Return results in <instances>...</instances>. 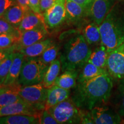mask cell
Here are the masks:
<instances>
[{
  "label": "cell",
  "mask_w": 124,
  "mask_h": 124,
  "mask_svg": "<svg viewBox=\"0 0 124 124\" xmlns=\"http://www.w3.org/2000/svg\"><path fill=\"white\" fill-rule=\"evenodd\" d=\"M66 19L70 22H75L81 19L87 13V10L72 0L66 1Z\"/></svg>",
  "instance_id": "20"
},
{
  "label": "cell",
  "mask_w": 124,
  "mask_h": 124,
  "mask_svg": "<svg viewBox=\"0 0 124 124\" xmlns=\"http://www.w3.org/2000/svg\"><path fill=\"white\" fill-rule=\"evenodd\" d=\"M24 56L18 51H15L14 58L10 70L3 86H13L18 84Z\"/></svg>",
  "instance_id": "15"
},
{
  "label": "cell",
  "mask_w": 124,
  "mask_h": 124,
  "mask_svg": "<svg viewBox=\"0 0 124 124\" xmlns=\"http://www.w3.org/2000/svg\"><path fill=\"white\" fill-rule=\"evenodd\" d=\"M57 0H40V7L41 13H43L52 7Z\"/></svg>",
  "instance_id": "35"
},
{
  "label": "cell",
  "mask_w": 124,
  "mask_h": 124,
  "mask_svg": "<svg viewBox=\"0 0 124 124\" xmlns=\"http://www.w3.org/2000/svg\"><path fill=\"white\" fill-rule=\"evenodd\" d=\"M61 68L62 64L60 59H56L49 64L42 82L43 86L49 89L54 86L57 78L59 75Z\"/></svg>",
  "instance_id": "21"
},
{
  "label": "cell",
  "mask_w": 124,
  "mask_h": 124,
  "mask_svg": "<svg viewBox=\"0 0 124 124\" xmlns=\"http://www.w3.org/2000/svg\"><path fill=\"white\" fill-rule=\"evenodd\" d=\"M46 25L43 13H37L29 10L25 14L18 29L21 33Z\"/></svg>",
  "instance_id": "14"
},
{
  "label": "cell",
  "mask_w": 124,
  "mask_h": 124,
  "mask_svg": "<svg viewBox=\"0 0 124 124\" xmlns=\"http://www.w3.org/2000/svg\"><path fill=\"white\" fill-rule=\"evenodd\" d=\"M15 52L10 54L0 65V87L3 86L6 78L8 74L10 66L13 60Z\"/></svg>",
  "instance_id": "28"
},
{
  "label": "cell",
  "mask_w": 124,
  "mask_h": 124,
  "mask_svg": "<svg viewBox=\"0 0 124 124\" xmlns=\"http://www.w3.org/2000/svg\"><path fill=\"white\" fill-rule=\"evenodd\" d=\"M47 35V28L46 25L25 31L21 33L19 40L16 44V51L44 40Z\"/></svg>",
  "instance_id": "11"
},
{
  "label": "cell",
  "mask_w": 124,
  "mask_h": 124,
  "mask_svg": "<svg viewBox=\"0 0 124 124\" xmlns=\"http://www.w3.org/2000/svg\"><path fill=\"white\" fill-rule=\"evenodd\" d=\"M120 1H122V0H120Z\"/></svg>",
  "instance_id": "39"
},
{
  "label": "cell",
  "mask_w": 124,
  "mask_h": 124,
  "mask_svg": "<svg viewBox=\"0 0 124 124\" xmlns=\"http://www.w3.org/2000/svg\"><path fill=\"white\" fill-rule=\"evenodd\" d=\"M52 43L53 41L52 40L50 39H47L36 43L27 47L23 48L18 51L22 54L25 58H38Z\"/></svg>",
  "instance_id": "17"
},
{
  "label": "cell",
  "mask_w": 124,
  "mask_h": 124,
  "mask_svg": "<svg viewBox=\"0 0 124 124\" xmlns=\"http://www.w3.org/2000/svg\"><path fill=\"white\" fill-rule=\"evenodd\" d=\"M72 1L80 5L88 10V9L90 7L91 3L93 2V0H72Z\"/></svg>",
  "instance_id": "37"
},
{
  "label": "cell",
  "mask_w": 124,
  "mask_h": 124,
  "mask_svg": "<svg viewBox=\"0 0 124 124\" xmlns=\"http://www.w3.org/2000/svg\"><path fill=\"white\" fill-rule=\"evenodd\" d=\"M17 4L23 9L25 13L31 10L29 7V0H17Z\"/></svg>",
  "instance_id": "36"
},
{
  "label": "cell",
  "mask_w": 124,
  "mask_h": 124,
  "mask_svg": "<svg viewBox=\"0 0 124 124\" xmlns=\"http://www.w3.org/2000/svg\"><path fill=\"white\" fill-rule=\"evenodd\" d=\"M39 118L34 116L15 114L0 117V124H38Z\"/></svg>",
  "instance_id": "23"
},
{
  "label": "cell",
  "mask_w": 124,
  "mask_h": 124,
  "mask_svg": "<svg viewBox=\"0 0 124 124\" xmlns=\"http://www.w3.org/2000/svg\"><path fill=\"white\" fill-rule=\"evenodd\" d=\"M25 12L18 4L12 6L8 9L2 16L13 27L18 28L24 18Z\"/></svg>",
  "instance_id": "24"
},
{
  "label": "cell",
  "mask_w": 124,
  "mask_h": 124,
  "mask_svg": "<svg viewBox=\"0 0 124 124\" xmlns=\"http://www.w3.org/2000/svg\"><path fill=\"white\" fill-rule=\"evenodd\" d=\"M20 38L13 34H0V49H6L12 47L17 43Z\"/></svg>",
  "instance_id": "27"
},
{
  "label": "cell",
  "mask_w": 124,
  "mask_h": 124,
  "mask_svg": "<svg viewBox=\"0 0 124 124\" xmlns=\"http://www.w3.org/2000/svg\"><path fill=\"white\" fill-rule=\"evenodd\" d=\"M101 44L108 52L124 43V12L113 6L100 25Z\"/></svg>",
  "instance_id": "2"
},
{
  "label": "cell",
  "mask_w": 124,
  "mask_h": 124,
  "mask_svg": "<svg viewBox=\"0 0 124 124\" xmlns=\"http://www.w3.org/2000/svg\"><path fill=\"white\" fill-rule=\"evenodd\" d=\"M59 50V46L58 45L54 44L53 43L44 51V52L39 58L45 64L49 65L51 62L56 59Z\"/></svg>",
  "instance_id": "26"
},
{
  "label": "cell",
  "mask_w": 124,
  "mask_h": 124,
  "mask_svg": "<svg viewBox=\"0 0 124 124\" xmlns=\"http://www.w3.org/2000/svg\"><path fill=\"white\" fill-rule=\"evenodd\" d=\"M70 96V90H67L54 85L48 89L47 97L44 109H49L51 107L55 106L60 102L69 99Z\"/></svg>",
  "instance_id": "13"
},
{
  "label": "cell",
  "mask_w": 124,
  "mask_h": 124,
  "mask_svg": "<svg viewBox=\"0 0 124 124\" xmlns=\"http://www.w3.org/2000/svg\"><path fill=\"white\" fill-rule=\"evenodd\" d=\"M108 52L106 47L101 44L98 47L91 51L87 62L98 67L106 69Z\"/></svg>",
  "instance_id": "22"
},
{
  "label": "cell",
  "mask_w": 124,
  "mask_h": 124,
  "mask_svg": "<svg viewBox=\"0 0 124 124\" xmlns=\"http://www.w3.org/2000/svg\"><path fill=\"white\" fill-rule=\"evenodd\" d=\"M78 77V71H64L63 74L58 76L54 85L67 90L73 89L77 86Z\"/></svg>",
  "instance_id": "19"
},
{
  "label": "cell",
  "mask_w": 124,
  "mask_h": 124,
  "mask_svg": "<svg viewBox=\"0 0 124 124\" xmlns=\"http://www.w3.org/2000/svg\"><path fill=\"white\" fill-rule=\"evenodd\" d=\"M43 111V110H42ZM42 111L25 101L0 107V117L15 114L34 116L39 118Z\"/></svg>",
  "instance_id": "10"
},
{
  "label": "cell",
  "mask_w": 124,
  "mask_h": 124,
  "mask_svg": "<svg viewBox=\"0 0 124 124\" xmlns=\"http://www.w3.org/2000/svg\"><path fill=\"white\" fill-rule=\"evenodd\" d=\"M118 103L117 111L121 117H124V78L120 79L117 86Z\"/></svg>",
  "instance_id": "29"
},
{
  "label": "cell",
  "mask_w": 124,
  "mask_h": 124,
  "mask_svg": "<svg viewBox=\"0 0 124 124\" xmlns=\"http://www.w3.org/2000/svg\"><path fill=\"white\" fill-rule=\"evenodd\" d=\"M17 4V0H0V17H2L8 9Z\"/></svg>",
  "instance_id": "32"
},
{
  "label": "cell",
  "mask_w": 124,
  "mask_h": 124,
  "mask_svg": "<svg viewBox=\"0 0 124 124\" xmlns=\"http://www.w3.org/2000/svg\"><path fill=\"white\" fill-rule=\"evenodd\" d=\"M59 124H80L83 110L72 100H66L48 109Z\"/></svg>",
  "instance_id": "5"
},
{
  "label": "cell",
  "mask_w": 124,
  "mask_h": 124,
  "mask_svg": "<svg viewBox=\"0 0 124 124\" xmlns=\"http://www.w3.org/2000/svg\"><path fill=\"white\" fill-rule=\"evenodd\" d=\"M19 85L18 83L13 86L0 87V107L24 101L18 94L17 88Z\"/></svg>",
  "instance_id": "16"
},
{
  "label": "cell",
  "mask_w": 124,
  "mask_h": 124,
  "mask_svg": "<svg viewBox=\"0 0 124 124\" xmlns=\"http://www.w3.org/2000/svg\"><path fill=\"white\" fill-rule=\"evenodd\" d=\"M106 72H108L106 69L98 67L92 63L86 62L80 69L79 74H78L77 82L78 83H80L86 81Z\"/></svg>",
  "instance_id": "18"
},
{
  "label": "cell",
  "mask_w": 124,
  "mask_h": 124,
  "mask_svg": "<svg viewBox=\"0 0 124 124\" xmlns=\"http://www.w3.org/2000/svg\"><path fill=\"white\" fill-rule=\"evenodd\" d=\"M48 89L43 86L42 82L29 86L19 85L17 92L25 101L35 106L40 110L44 109Z\"/></svg>",
  "instance_id": "6"
},
{
  "label": "cell",
  "mask_w": 124,
  "mask_h": 124,
  "mask_svg": "<svg viewBox=\"0 0 124 124\" xmlns=\"http://www.w3.org/2000/svg\"><path fill=\"white\" fill-rule=\"evenodd\" d=\"M89 46L83 35L75 36L68 40L60 57L62 70L81 69L92 51Z\"/></svg>",
  "instance_id": "3"
},
{
  "label": "cell",
  "mask_w": 124,
  "mask_h": 124,
  "mask_svg": "<svg viewBox=\"0 0 124 124\" xmlns=\"http://www.w3.org/2000/svg\"><path fill=\"white\" fill-rule=\"evenodd\" d=\"M29 4L31 10L37 13H42L40 7V0H29Z\"/></svg>",
  "instance_id": "33"
},
{
  "label": "cell",
  "mask_w": 124,
  "mask_h": 124,
  "mask_svg": "<svg viewBox=\"0 0 124 124\" xmlns=\"http://www.w3.org/2000/svg\"><path fill=\"white\" fill-rule=\"evenodd\" d=\"M15 51H16V44L10 48L2 49L0 51V65L10 54Z\"/></svg>",
  "instance_id": "34"
},
{
  "label": "cell",
  "mask_w": 124,
  "mask_h": 124,
  "mask_svg": "<svg viewBox=\"0 0 124 124\" xmlns=\"http://www.w3.org/2000/svg\"><path fill=\"white\" fill-rule=\"evenodd\" d=\"M39 58H25L23 61L18 83L29 86L41 83L48 68Z\"/></svg>",
  "instance_id": "4"
},
{
  "label": "cell",
  "mask_w": 124,
  "mask_h": 124,
  "mask_svg": "<svg viewBox=\"0 0 124 124\" xmlns=\"http://www.w3.org/2000/svg\"><path fill=\"white\" fill-rule=\"evenodd\" d=\"M113 87V78L108 72L78 83L72 97L74 103L85 110L101 106L109 100Z\"/></svg>",
  "instance_id": "1"
},
{
  "label": "cell",
  "mask_w": 124,
  "mask_h": 124,
  "mask_svg": "<svg viewBox=\"0 0 124 124\" xmlns=\"http://www.w3.org/2000/svg\"><path fill=\"white\" fill-rule=\"evenodd\" d=\"M89 111L93 124H117L121 122L118 113L108 106H97Z\"/></svg>",
  "instance_id": "9"
},
{
  "label": "cell",
  "mask_w": 124,
  "mask_h": 124,
  "mask_svg": "<svg viewBox=\"0 0 124 124\" xmlns=\"http://www.w3.org/2000/svg\"><path fill=\"white\" fill-rule=\"evenodd\" d=\"M66 0H57L52 7L43 13L47 28H56L66 20Z\"/></svg>",
  "instance_id": "8"
},
{
  "label": "cell",
  "mask_w": 124,
  "mask_h": 124,
  "mask_svg": "<svg viewBox=\"0 0 124 124\" xmlns=\"http://www.w3.org/2000/svg\"><path fill=\"white\" fill-rule=\"evenodd\" d=\"M40 124H58V122L51 114L48 110L44 109L39 117Z\"/></svg>",
  "instance_id": "31"
},
{
  "label": "cell",
  "mask_w": 124,
  "mask_h": 124,
  "mask_svg": "<svg viewBox=\"0 0 124 124\" xmlns=\"http://www.w3.org/2000/svg\"><path fill=\"white\" fill-rule=\"evenodd\" d=\"M1 50H2V49H0V51H1Z\"/></svg>",
  "instance_id": "38"
},
{
  "label": "cell",
  "mask_w": 124,
  "mask_h": 124,
  "mask_svg": "<svg viewBox=\"0 0 124 124\" xmlns=\"http://www.w3.org/2000/svg\"><path fill=\"white\" fill-rule=\"evenodd\" d=\"M113 6L114 0H93L87 14L100 25Z\"/></svg>",
  "instance_id": "12"
},
{
  "label": "cell",
  "mask_w": 124,
  "mask_h": 124,
  "mask_svg": "<svg viewBox=\"0 0 124 124\" xmlns=\"http://www.w3.org/2000/svg\"><path fill=\"white\" fill-rule=\"evenodd\" d=\"M2 33L13 34L20 37L21 35L18 28L13 27L2 17H0V34Z\"/></svg>",
  "instance_id": "30"
},
{
  "label": "cell",
  "mask_w": 124,
  "mask_h": 124,
  "mask_svg": "<svg viewBox=\"0 0 124 124\" xmlns=\"http://www.w3.org/2000/svg\"><path fill=\"white\" fill-rule=\"evenodd\" d=\"M83 36L89 45H95L101 43L100 25L94 22L87 25L83 29Z\"/></svg>",
  "instance_id": "25"
},
{
  "label": "cell",
  "mask_w": 124,
  "mask_h": 124,
  "mask_svg": "<svg viewBox=\"0 0 124 124\" xmlns=\"http://www.w3.org/2000/svg\"><path fill=\"white\" fill-rule=\"evenodd\" d=\"M106 69L112 78H124V43L108 52Z\"/></svg>",
  "instance_id": "7"
}]
</instances>
